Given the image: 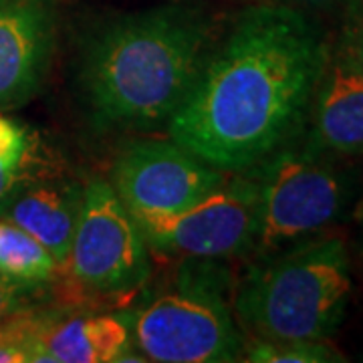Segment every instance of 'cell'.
<instances>
[{
    "label": "cell",
    "instance_id": "9c48e42d",
    "mask_svg": "<svg viewBox=\"0 0 363 363\" xmlns=\"http://www.w3.org/2000/svg\"><path fill=\"white\" fill-rule=\"evenodd\" d=\"M59 0H0V111L35 99L59 43Z\"/></svg>",
    "mask_w": 363,
    "mask_h": 363
},
{
    "label": "cell",
    "instance_id": "8fae6325",
    "mask_svg": "<svg viewBox=\"0 0 363 363\" xmlns=\"http://www.w3.org/2000/svg\"><path fill=\"white\" fill-rule=\"evenodd\" d=\"M83 190L85 182L71 178L67 172L40 178L14 196L0 218L35 236L63 271L81 214Z\"/></svg>",
    "mask_w": 363,
    "mask_h": 363
},
{
    "label": "cell",
    "instance_id": "5b68a950",
    "mask_svg": "<svg viewBox=\"0 0 363 363\" xmlns=\"http://www.w3.org/2000/svg\"><path fill=\"white\" fill-rule=\"evenodd\" d=\"M248 172L259 184L257 259L323 234L353 198L351 178L335 157L313 150L303 133Z\"/></svg>",
    "mask_w": 363,
    "mask_h": 363
},
{
    "label": "cell",
    "instance_id": "7c38bea8",
    "mask_svg": "<svg viewBox=\"0 0 363 363\" xmlns=\"http://www.w3.org/2000/svg\"><path fill=\"white\" fill-rule=\"evenodd\" d=\"M121 315H61L43 333L39 363L145 362Z\"/></svg>",
    "mask_w": 363,
    "mask_h": 363
},
{
    "label": "cell",
    "instance_id": "9a60e30c",
    "mask_svg": "<svg viewBox=\"0 0 363 363\" xmlns=\"http://www.w3.org/2000/svg\"><path fill=\"white\" fill-rule=\"evenodd\" d=\"M252 363H341L345 357L327 341L307 339H245V355Z\"/></svg>",
    "mask_w": 363,
    "mask_h": 363
},
{
    "label": "cell",
    "instance_id": "3957f363",
    "mask_svg": "<svg viewBox=\"0 0 363 363\" xmlns=\"http://www.w3.org/2000/svg\"><path fill=\"white\" fill-rule=\"evenodd\" d=\"M350 295L345 240L323 233L255 260L234 286L233 307L245 339L327 341Z\"/></svg>",
    "mask_w": 363,
    "mask_h": 363
},
{
    "label": "cell",
    "instance_id": "ba28073f",
    "mask_svg": "<svg viewBox=\"0 0 363 363\" xmlns=\"http://www.w3.org/2000/svg\"><path fill=\"white\" fill-rule=\"evenodd\" d=\"M226 174L168 135V140L138 138L123 143L107 180L131 216L143 218L192 206Z\"/></svg>",
    "mask_w": 363,
    "mask_h": 363
},
{
    "label": "cell",
    "instance_id": "7a4b0ae2",
    "mask_svg": "<svg viewBox=\"0 0 363 363\" xmlns=\"http://www.w3.org/2000/svg\"><path fill=\"white\" fill-rule=\"evenodd\" d=\"M216 37L212 18L184 4L119 14L97 26L77 67L79 97L93 128L109 133L168 125Z\"/></svg>",
    "mask_w": 363,
    "mask_h": 363
},
{
    "label": "cell",
    "instance_id": "ac0fdd59",
    "mask_svg": "<svg viewBox=\"0 0 363 363\" xmlns=\"http://www.w3.org/2000/svg\"><path fill=\"white\" fill-rule=\"evenodd\" d=\"M274 2H283L289 6H295L301 11H331V9H337V6H345L347 0H274Z\"/></svg>",
    "mask_w": 363,
    "mask_h": 363
},
{
    "label": "cell",
    "instance_id": "8992f818",
    "mask_svg": "<svg viewBox=\"0 0 363 363\" xmlns=\"http://www.w3.org/2000/svg\"><path fill=\"white\" fill-rule=\"evenodd\" d=\"M63 274L81 298L99 301L133 297L152 277V250L142 228L107 178L85 182Z\"/></svg>",
    "mask_w": 363,
    "mask_h": 363
},
{
    "label": "cell",
    "instance_id": "2e32d148",
    "mask_svg": "<svg viewBox=\"0 0 363 363\" xmlns=\"http://www.w3.org/2000/svg\"><path fill=\"white\" fill-rule=\"evenodd\" d=\"M331 47L363 75V0H347L343 23Z\"/></svg>",
    "mask_w": 363,
    "mask_h": 363
},
{
    "label": "cell",
    "instance_id": "4fadbf2b",
    "mask_svg": "<svg viewBox=\"0 0 363 363\" xmlns=\"http://www.w3.org/2000/svg\"><path fill=\"white\" fill-rule=\"evenodd\" d=\"M61 172L65 164L39 128L0 111V214L28 184Z\"/></svg>",
    "mask_w": 363,
    "mask_h": 363
},
{
    "label": "cell",
    "instance_id": "52a82bcc",
    "mask_svg": "<svg viewBox=\"0 0 363 363\" xmlns=\"http://www.w3.org/2000/svg\"><path fill=\"white\" fill-rule=\"evenodd\" d=\"M135 222L156 255L210 260L247 257L259 233V184L248 169L228 172L192 206Z\"/></svg>",
    "mask_w": 363,
    "mask_h": 363
},
{
    "label": "cell",
    "instance_id": "277c9868",
    "mask_svg": "<svg viewBox=\"0 0 363 363\" xmlns=\"http://www.w3.org/2000/svg\"><path fill=\"white\" fill-rule=\"evenodd\" d=\"M220 260L182 259L168 281L121 315L145 362L228 363L245 355L234 291Z\"/></svg>",
    "mask_w": 363,
    "mask_h": 363
},
{
    "label": "cell",
    "instance_id": "5bb4252c",
    "mask_svg": "<svg viewBox=\"0 0 363 363\" xmlns=\"http://www.w3.org/2000/svg\"><path fill=\"white\" fill-rule=\"evenodd\" d=\"M61 267L35 236L11 220L0 218V277L30 286H47Z\"/></svg>",
    "mask_w": 363,
    "mask_h": 363
},
{
    "label": "cell",
    "instance_id": "6da1fadb",
    "mask_svg": "<svg viewBox=\"0 0 363 363\" xmlns=\"http://www.w3.org/2000/svg\"><path fill=\"white\" fill-rule=\"evenodd\" d=\"M329 51L305 11L274 0L247 6L216 37L168 135L222 172L257 168L305 131Z\"/></svg>",
    "mask_w": 363,
    "mask_h": 363
},
{
    "label": "cell",
    "instance_id": "e0dca14e",
    "mask_svg": "<svg viewBox=\"0 0 363 363\" xmlns=\"http://www.w3.org/2000/svg\"><path fill=\"white\" fill-rule=\"evenodd\" d=\"M40 297H43V286L23 285L0 277V325L16 317L18 313L39 307Z\"/></svg>",
    "mask_w": 363,
    "mask_h": 363
},
{
    "label": "cell",
    "instance_id": "30bf717a",
    "mask_svg": "<svg viewBox=\"0 0 363 363\" xmlns=\"http://www.w3.org/2000/svg\"><path fill=\"white\" fill-rule=\"evenodd\" d=\"M303 140L327 156H363V75L333 47L313 93Z\"/></svg>",
    "mask_w": 363,
    "mask_h": 363
}]
</instances>
